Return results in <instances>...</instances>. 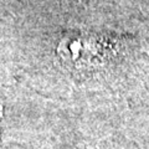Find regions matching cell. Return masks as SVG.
I'll return each instance as SVG.
<instances>
[{
  "label": "cell",
  "instance_id": "cell-1",
  "mask_svg": "<svg viewBox=\"0 0 149 149\" xmlns=\"http://www.w3.org/2000/svg\"><path fill=\"white\" fill-rule=\"evenodd\" d=\"M0 119H1V103H0Z\"/></svg>",
  "mask_w": 149,
  "mask_h": 149
}]
</instances>
